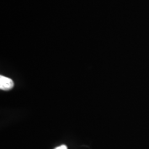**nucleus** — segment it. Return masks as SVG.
Returning a JSON list of instances; mask_svg holds the SVG:
<instances>
[{
  "instance_id": "1",
  "label": "nucleus",
  "mask_w": 149,
  "mask_h": 149,
  "mask_svg": "<svg viewBox=\"0 0 149 149\" xmlns=\"http://www.w3.org/2000/svg\"><path fill=\"white\" fill-rule=\"evenodd\" d=\"M14 86L13 81L11 79L5 77L3 76H0V88L2 90H11Z\"/></svg>"
},
{
  "instance_id": "2",
  "label": "nucleus",
  "mask_w": 149,
  "mask_h": 149,
  "mask_svg": "<svg viewBox=\"0 0 149 149\" xmlns=\"http://www.w3.org/2000/svg\"><path fill=\"white\" fill-rule=\"evenodd\" d=\"M68 149V148H67V146L66 145H62L58 146V147H57V148H56L55 149Z\"/></svg>"
}]
</instances>
